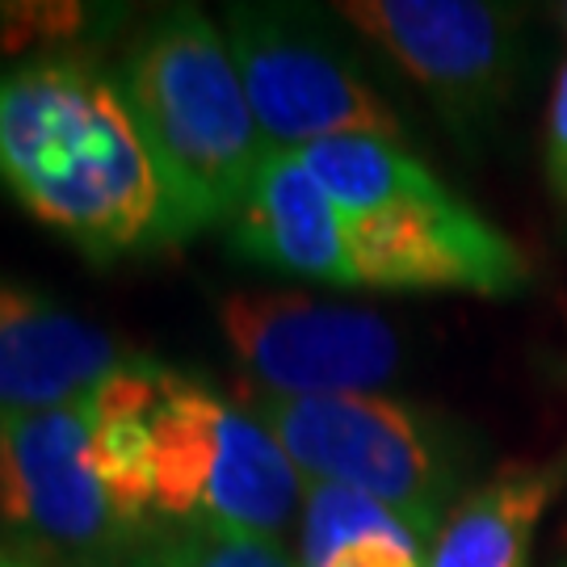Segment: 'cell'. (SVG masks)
Masks as SVG:
<instances>
[{"mask_svg": "<svg viewBox=\"0 0 567 567\" xmlns=\"http://www.w3.org/2000/svg\"><path fill=\"white\" fill-rule=\"evenodd\" d=\"M0 567H39L30 555H18V550H0Z\"/></svg>", "mask_w": 567, "mask_h": 567, "instance_id": "cell-17", "label": "cell"}, {"mask_svg": "<svg viewBox=\"0 0 567 567\" xmlns=\"http://www.w3.org/2000/svg\"><path fill=\"white\" fill-rule=\"evenodd\" d=\"M349 261L362 286L517 295L526 261L480 210L433 182L400 203L344 219Z\"/></svg>", "mask_w": 567, "mask_h": 567, "instance_id": "cell-8", "label": "cell"}, {"mask_svg": "<svg viewBox=\"0 0 567 567\" xmlns=\"http://www.w3.org/2000/svg\"><path fill=\"white\" fill-rule=\"evenodd\" d=\"M299 161L324 185V194L337 203L341 219L383 210V206L400 203L408 194L437 182L412 152H404L395 140H379V135L320 140L311 147H299Z\"/></svg>", "mask_w": 567, "mask_h": 567, "instance_id": "cell-13", "label": "cell"}, {"mask_svg": "<svg viewBox=\"0 0 567 567\" xmlns=\"http://www.w3.org/2000/svg\"><path fill=\"white\" fill-rule=\"evenodd\" d=\"M118 89L161 173L164 244L231 224L274 147L215 21L203 9L156 18L131 42Z\"/></svg>", "mask_w": 567, "mask_h": 567, "instance_id": "cell-2", "label": "cell"}, {"mask_svg": "<svg viewBox=\"0 0 567 567\" xmlns=\"http://www.w3.org/2000/svg\"><path fill=\"white\" fill-rule=\"evenodd\" d=\"M564 480L567 458L501 471L454 505L429 547V567H526L534 529Z\"/></svg>", "mask_w": 567, "mask_h": 567, "instance_id": "cell-11", "label": "cell"}, {"mask_svg": "<svg viewBox=\"0 0 567 567\" xmlns=\"http://www.w3.org/2000/svg\"><path fill=\"white\" fill-rule=\"evenodd\" d=\"M564 25H567V4H564Z\"/></svg>", "mask_w": 567, "mask_h": 567, "instance_id": "cell-18", "label": "cell"}, {"mask_svg": "<svg viewBox=\"0 0 567 567\" xmlns=\"http://www.w3.org/2000/svg\"><path fill=\"white\" fill-rule=\"evenodd\" d=\"M337 13L425 89L458 140H475L505 114L522 68V9L484 0H349Z\"/></svg>", "mask_w": 567, "mask_h": 567, "instance_id": "cell-5", "label": "cell"}, {"mask_svg": "<svg viewBox=\"0 0 567 567\" xmlns=\"http://www.w3.org/2000/svg\"><path fill=\"white\" fill-rule=\"evenodd\" d=\"M219 328L265 395H365L404 362L383 316L290 290H231L219 299Z\"/></svg>", "mask_w": 567, "mask_h": 567, "instance_id": "cell-6", "label": "cell"}, {"mask_svg": "<svg viewBox=\"0 0 567 567\" xmlns=\"http://www.w3.org/2000/svg\"><path fill=\"white\" fill-rule=\"evenodd\" d=\"M156 559L161 567H299L274 538L206 526H189L177 538L156 543Z\"/></svg>", "mask_w": 567, "mask_h": 567, "instance_id": "cell-14", "label": "cell"}, {"mask_svg": "<svg viewBox=\"0 0 567 567\" xmlns=\"http://www.w3.org/2000/svg\"><path fill=\"white\" fill-rule=\"evenodd\" d=\"M227 51L274 152H299L341 135L400 140L395 110L374 93L358 63L299 13L231 4Z\"/></svg>", "mask_w": 567, "mask_h": 567, "instance_id": "cell-4", "label": "cell"}, {"mask_svg": "<svg viewBox=\"0 0 567 567\" xmlns=\"http://www.w3.org/2000/svg\"><path fill=\"white\" fill-rule=\"evenodd\" d=\"M72 567H161V559H156V547H147V550H122V555H110V559H93V564H72Z\"/></svg>", "mask_w": 567, "mask_h": 567, "instance_id": "cell-16", "label": "cell"}, {"mask_svg": "<svg viewBox=\"0 0 567 567\" xmlns=\"http://www.w3.org/2000/svg\"><path fill=\"white\" fill-rule=\"evenodd\" d=\"M0 185L93 261L164 244L152 152L122 89L84 60H34L0 76Z\"/></svg>", "mask_w": 567, "mask_h": 567, "instance_id": "cell-1", "label": "cell"}, {"mask_svg": "<svg viewBox=\"0 0 567 567\" xmlns=\"http://www.w3.org/2000/svg\"><path fill=\"white\" fill-rule=\"evenodd\" d=\"M547 185L555 203L567 206V68L555 81V97H550L547 118Z\"/></svg>", "mask_w": 567, "mask_h": 567, "instance_id": "cell-15", "label": "cell"}, {"mask_svg": "<svg viewBox=\"0 0 567 567\" xmlns=\"http://www.w3.org/2000/svg\"><path fill=\"white\" fill-rule=\"evenodd\" d=\"M122 344L21 286H0V429L81 404L126 362Z\"/></svg>", "mask_w": 567, "mask_h": 567, "instance_id": "cell-9", "label": "cell"}, {"mask_svg": "<svg viewBox=\"0 0 567 567\" xmlns=\"http://www.w3.org/2000/svg\"><path fill=\"white\" fill-rule=\"evenodd\" d=\"M412 529L353 487L307 484L299 567H421Z\"/></svg>", "mask_w": 567, "mask_h": 567, "instance_id": "cell-12", "label": "cell"}, {"mask_svg": "<svg viewBox=\"0 0 567 567\" xmlns=\"http://www.w3.org/2000/svg\"><path fill=\"white\" fill-rule=\"evenodd\" d=\"M244 412L274 433L307 484L353 487L391 508L421 547H433L458 471L416 408L379 391L265 395L244 386Z\"/></svg>", "mask_w": 567, "mask_h": 567, "instance_id": "cell-3", "label": "cell"}, {"mask_svg": "<svg viewBox=\"0 0 567 567\" xmlns=\"http://www.w3.org/2000/svg\"><path fill=\"white\" fill-rule=\"evenodd\" d=\"M236 252L282 274L353 286L344 219L299 152H269L236 219L227 224Z\"/></svg>", "mask_w": 567, "mask_h": 567, "instance_id": "cell-10", "label": "cell"}, {"mask_svg": "<svg viewBox=\"0 0 567 567\" xmlns=\"http://www.w3.org/2000/svg\"><path fill=\"white\" fill-rule=\"evenodd\" d=\"M0 526L72 564L131 550L140 529L93 466V395L0 429Z\"/></svg>", "mask_w": 567, "mask_h": 567, "instance_id": "cell-7", "label": "cell"}]
</instances>
